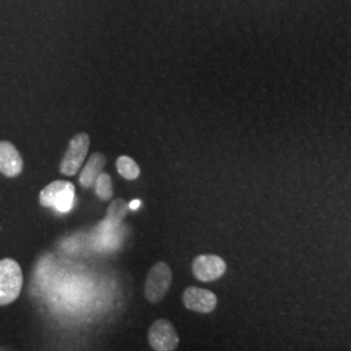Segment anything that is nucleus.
Wrapping results in <instances>:
<instances>
[{"instance_id":"nucleus-2","label":"nucleus","mask_w":351,"mask_h":351,"mask_svg":"<svg viewBox=\"0 0 351 351\" xmlns=\"http://www.w3.org/2000/svg\"><path fill=\"white\" fill-rule=\"evenodd\" d=\"M75 190L72 182L56 180L40 191L39 203L43 207H53L60 213H68L73 206Z\"/></svg>"},{"instance_id":"nucleus-7","label":"nucleus","mask_w":351,"mask_h":351,"mask_svg":"<svg viewBox=\"0 0 351 351\" xmlns=\"http://www.w3.org/2000/svg\"><path fill=\"white\" fill-rule=\"evenodd\" d=\"M182 301L186 308L199 314L213 313L217 304V298L213 291L195 287H190L185 290Z\"/></svg>"},{"instance_id":"nucleus-11","label":"nucleus","mask_w":351,"mask_h":351,"mask_svg":"<svg viewBox=\"0 0 351 351\" xmlns=\"http://www.w3.org/2000/svg\"><path fill=\"white\" fill-rule=\"evenodd\" d=\"M116 168L119 175L123 176L125 180H137L141 175V168L138 164L130 156H119L116 160Z\"/></svg>"},{"instance_id":"nucleus-4","label":"nucleus","mask_w":351,"mask_h":351,"mask_svg":"<svg viewBox=\"0 0 351 351\" xmlns=\"http://www.w3.org/2000/svg\"><path fill=\"white\" fill-rule=\"evenodd\" d=\"M90 137L86 133H78L71 139L68 150L65 151L63 159L60 162L62 175L75 176L88 156Z\"/></svg>"},{"instance_id":"nucleus-6","label":"nucleus","mask_w":351,"mask_h":351,"mask_svg":"<svg viewBox=\"0 0 351 351\" xmlns=\"http://www.w3.org/2000/svg\"><path fill=\"white\" fill-rule=\"evenodd\" d=\"M226 271V262L217 255H199L193 262V274L203 282H211L220 278Z\"/></svg>"},{"instance_id":"nucleus-10","label":"nucleus","mask_w":351,"mask_h":351,"mask_svg":"<svg viewBox=\"0 0 351 351\" xmlns=\"http://www.w3.org/2000/svg\"><path fill=\"white\" fill-rule=\"evenodd\" d=\"M129 210H130V204L125 199L119 198L110 204L106 221H108L112 226H117L124 220Z\"/></svg>"},{"instance_id":"nucleus-5","label":"nucleus","mask_w":351,"mask_h":351,"mask_svg":"<svg viewBox=\"0 0 351 351\" xmlns=\"http://www.w3.org/2000/svg\"><path fill=\"white\" fill-rule=\"evenodd\" d=\"M178 342H180L178 335L171 322H168L165 319H159L150 326L149 343H150L152 350H176L178 346Z\"/></svg>"},{"instance_id":"nucleus-9","label":"nucleus","mask_w":351,"mask_h":351,"mask_svg":"<svg viewBox=\"0 0 351 351\" xmlns=\"http://www.w3.org/2000/svg\"><path fill=\"white\" fill-rule=\"evenodd\" d=\"M107 163L106 156L101 152H94L88 158V163L85 164L84 169L80 173V184L84 189L94 186L98 176L101 175Z\"/></svg>"},{"instance_id":"nucleus-3","label":"nucleus","mask_w":351,"mask_h":351,"mask_svg":"<svg viewBox=\"0 0 351 351\" xmlns=\"http://www.w3.org/2000/svg\"><path fill=\"white\" fill-rule=\"evenodd\" d=\"M172 271L169 265L164 262H158L155 264L146 278V285H145V295L146 300L156 304L164 300L165 294L171 288L172 284Z\"/></svg>"},{"instance_id":"nucleus-13","label":"nucleus","mask_w":351,"mask_h":351,"mask_svg":"<svg viewBox=\"0 0 351 351\" xmlns=\"http://www.w3.org/2000/svg\"><path fill=\"white\" fill-rule=\"evenodd\" d=\"M139 206V201H136L134 203H132L130 204V208H136V207H138Z\"/></svg>"},{"instance_id":"nucleus-8","label":"nucleus","mask_w":351,"mask_h":351,"mask_svg":"<svg viewBox=\"0 0 351 351\" xmlns=\"http://www.w3.org/2000/svg\"><path fill=\"white\" fill-rule=\"evenodd\" d=\"M24 162L20 152L11 142L0 141V173L17 177L23 172Z\"/></svg>"},{"instance_id":"nucleus-1","label":"nucleus","mask_w":351,"mask_h":351,"mask_svg":"<svg viewBox=\"0 0 351 351\" xmlns=\"http://www.w3.org/2000/svg\"><path fill=\"white\" fill-rule=\"evenodd\" d=\"M23 281L20 264L8 258L0 261V306L11 304L19 298Z\"/></svg>"},{"instance_id":"nucleus-12","label":"nucleus","mask_w":351,"mask_h":351,"mask_svg":"<svg viewBox=\"0 0 351 351\" xmlns=\"http://www.w3.org/2000/svg\"><path fill=\"white\" fill-rule=\"evenodd\" d=\"M94 188H95V194L99 197L101 201H110L112 198V180L110 175L101 172L94 184Z\"/></svg>"}]
</instances>
